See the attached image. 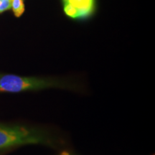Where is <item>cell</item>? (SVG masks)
Returning <instances> with one entry per match:
<instances>
[{"label":"cell","instance_id":"cell-1","mask_svg":"<svg viewBox=\"0 0 155 155\" xmlns=\"http://www.w3.org/2000/svg\"><path fill=\"white\" fill-rule=\"evenodd\" d=\"M55 140L42 129L19 125L0 124V150L27 144L53 146Z\"/></svg>","mask_w":155,"mask_h":155},{"label":"cell","instance_id":"cell-2","mask_svg":"<svg viewBox=\"0 0 155 155\" xmlns=\"http://www.w3.org/2000/svg\"><path fill=\"white\" fill-rule=\"evenodd\" d=\"M72 83L51 78L25 77L17 75H0V93L16 94L46 88H74Z\"/></svg>","mask_w":155,"mask_h":155},{"label":"cell","instance_id":"cell-3","mask_svg":"<svg viewBox=\"0 0 155 155\" xmlns=\"http://www.w3.org/2000/svg\"><path fill=\"white\" fill-rule=\"evenodd\" d=\"M76 9L79 18H86L94 12L95 0H63Z\"/></svg>","mask_w":155,"mask_h":155},{"label":"cell","instance_id":"cell-4","mask_svg":"<svg viewBox=\"0 0 155 155\" xmlns=\"http://www.w3.org/2000/svg\"><path fill=\"white\" fill-rule=\"evenodd\" d=\"M12 8L15 17H20L25 12V5L23 0H12Z\"/></svg>","mask_w":155,"mask_h":155},{"label":"cell","instance_id":"cell-5","mask_svg":"<svg viewBox=\"0 0 155 155\" xmlns=\"http://www.w3.org/2000/svg\"><path fill=\"white\" fill-rule=\"evenodd\" d=\"M64 12L68 16L73 19H78V13L74 7H72L70 4L63 2Z\"/></svg>","mask_w":155,"mask_h":155},{"label":"cell","instance_id":"cell-6","mask_svg":"<svg viewBox=\"0 0 155 155\" xmlns=\"http://www.w3.org/2000/svg\"><path fill=\"white\" fill-rule=\"evenodd\" d=\"M12 7V0H0V13L8 10Z\"/></svg>","mask_w":155,"mask_h":155},{"label":"cell","instance_id":"cell-7","mask_svg":"<svg viewBox=\"0 0 155 155\" xmlns=\"http://www.w3.org/2000/svg\"><path fill=\"white\" fill-rule=\"evenodd\" d=\"M61 155H71V154H68V153H67V152H64V153H63V154H62Z\"/></svg>","mask_w":155,"mask_h":155}]
</instances>
